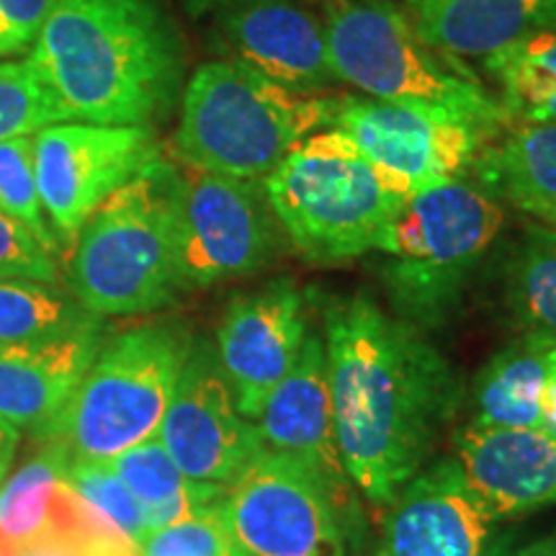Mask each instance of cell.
Returning a JSON list of instances; mask_svg holds the SVG:
<instances>
[{"label":"cell","instance_id":"10","mask_svg":"<svg viewBox=\"0 0 556 556\" xmlns=\"http://www.w3.org/2000/svg\"><path fill=\"white\" fill-rule=\"evenodd\" d=\"M407 197L458 178L492 135L454 116L407 103L332 96L328 127Z\"/></svg>","mask_w":556,"mask_h":556},{"label":"cell","instance_id":"26","mask_svg":"<svg viewBox=\"0 0 556 556\" xmlns=\"http://www.w3.org/2000/svg\"><path fill=\"white\" fill-rule=\"evenodd\" d=\"M482 65L510 122H556V29L531 34Z\"/></svg>","mask_w":556,"mask_h":556},{"label":"cell","instance_id":"11","mask_svg":"<svg viewBox=\"0 0 556 556\" xmlns=\"http://www.w3.org/2000/svg\"><path fill=\"white\" fill-rule=\"evenodd\" d=\"M160 155L155 129L60 122L34 135V170L54 238L73 248L103 201Z\"/></svg>","mask_w":556,"mask_h":556},{"label":"cell","instance_id":"6","mask_svg":"<svg viewBox=\"0 0 556 556\" xmlns=\"http://www.w3.org/2000/svg\"><path fill=\"white\" fill-rule=\"evenodd\" d=\"M323 26L340 83L368 99L441 111L492 137L510 124L475 70L430 47L394 0H328Z\"/></svg>","mask_w":556,"mask_h":556},{"label":"cell","instance_id":"37","mask_svg":"<svg viewBox=\"0 0 556 556\" xmlns=\"http://www.w3.org/2000/svg\"><path fill=\"white\" fill-rule=\"evenodd\" d=\"M541 428L556 433V377L548 381L541 397Z\"/></svg>","mask_w":556,"mask_h":556},{"label":"cell","instance_id":"25","mask_svg":"<svg viewBox=\"0 0 556 556\" xmlns=\"http://www.w3.org/2000/svg\"><path fill=\"white\" fill-rule=\"evenodd\" d=\"M99 315L62 283L0 281V345H41L99 328Z\"/></svg>","mask_w":556,"mask_h":556},{"label":"cell","instance_id":"7","mask_svg":"<svg viewBox=\"0 0 556 556\" xmlns=\"http://www.w3.org/2000/svg\"><path fill=\"white\" fill-rule=\"evenodd\" d=\"M197 338L180 319H152L103 340L52 422L39 430L70 458H109L157 435Z\"/></svg>","mask_w":556,"mask_h":556},{"label":"cell","instance_id":"19","mask_svg":"<svg viewBox=\"0 0 556 556\" xmlns=\"http://www.w3.org/2000/svg\"><path fill=\"white\" fill-rule=\"evenodd\" d=\"M415 31L454 60H486L556 29V0H402Z\"/></svg>","mask_w":556,"mask_h":556},{"label":"cell","instance_id":"21","mask_svg":"<svg viewBox=\"0 0 556 556\" xmlns=\"http://www.w3.org/2000/svg\"><path fill=\"white\" fill-rule=\"evenodd\" d=\"M70 456L54 441L0 484V541H31L47 533H86L131 548L67 484ZM137 552V548H131Z\"/></svg>","mask_w":556,"mask_h":556},{"label":"cell","instance_id":"34","mask_svg":"<svg viewBox=\"0 0 556 556\" xmlns=\"http://www.w3.org/2000/svg\"><path fill=\"white\" fill-rule=\"evenodd\" d=\"M52 0H0V60L31 50Z\"/></svg>","mask_w":556,"mask_h":556},{"label":"cell","instance_id":"33","mask_svg":"<svg viewBox=\"0 0 556 556\" xmlns=\"http://www.w3.org/2000/svg\"><path fill=\"white\" fill-rule=\"evenodd\" d=\"M0 556H137V552L86 533H47L31 541H0Z\"/></svg>","mask_w":556,"mask_h":556},{"label":"cell","instance_id":"8","mask_svg":"<svg viewBox=\"0 0 556 556\" xmlns=\"http://www.w3.org/2000/svg\"><path fill=\"white\" fill-rule=\"evenodd\" d=\"M283 238L304 261L336 266L371 253L407 193L319 129L263 178Z\"/></svg>","mask_w":556,"mask_h":556},{"label":"cell","instance_id":"9","mask_svg":"<svg viewBox=\"0 0 556 556\" xmlns=\"http://www.w3.org/2000/svg\"><path fill=\"white\" fill-rule=\"evenodd\" d=\"M176 165V255L184 291L266 268L283 232L263 180Z\"/></svg>","mask_w":556,"mask_h":556},{"label":"cell","instance_id":"32","mask_svg":"<svg viewBox=\"0 0 556 556\" xmlns=\"http://www.w3.org/2000/svg\"><path fill=\"white\" fill-rule=\"evenodd\" d=\"M0 281L62 283L54 250L5 214H0Z\"/></svg>","mask_w":556,"mask_h":556},{"label":"cell","instance_id":"12","mask_svg":"<svg viewBox=\"0 0 556 556\" xmlns=\"http://www.w3.org/2000/svg\"><path fill=\"white\" fill-rule=\"evenodd\" d=\"M222 513L235 546L253 556H348L338 505L315 477L274 451L227 486Z\"/></svg>","mask_w":556,"mask_h":556},{"label":"cell","instance_id":"35","mask_svg":"<svg viewBox=\"0 0 556 556\" xmlns=\"http://www.w3.org/2000/svg\"><path fill=\"white\" fill-rule=\"evenodd\" d=\"M18 441H21L18 428L11 426V422L0 420V484H3V479L9 477L11 464L18 451Z\"/></svg>","mask_w":556,"mask_h":556},{"label":"cell","instance_id":"31","mask_svg":"<svg viewBox=\"0 0 556 556\" xmlns=\"http://www.w3.org/2000/svg\"><path fill=\"white\" fill-rule=\"evenodd\" d=\"M222 500L191 518L148 533L139 541L137 556H232L235 541L225 523Z\"/></svg>","mask_w":556,"mask_h":556},{"label":"cell","instance_id":"20","mask_svg":"<svg viewBox=\"0 0 556 556\" xmlns=\"http://www.w3.org/2000/svg\"><path fill=\"white\" fill-rule=\"evenodd\" d=\"M103 343L90 328L41 345H0V420L39 433L60 413Z\"/></svg>","mask_w":556,"mask_h":556},{"label":"cell","instance_id":"28","mask_svg":"<svg viewBox=\"0 0 556 556\" xmlns=\"http://www.w3.org/2000/svg\"><path fill=\"white\" fill-rule=\"evenodd\" d=\"M65 479L75 495L131 548H137L139 541L148 536L144 507L106 462L70 458Z\"/></svg>","mask_w":556,"mask_h":556},{"label":"cell","instance_id":"3","mask_svg":"<svg viewBox=\"0 0 556 556\" xmlns=\"http://www.w3.org/2000/svg\"><path fill=\"white\" fill-rule=\"evenodd\" d=\"M178 165L150 160L127 186L96 208L73 242L67 289L99 317L150 315L176 302Z\"/></svg>","mask_w":556,"mask_h":556},{"label":"cell","instance_id":"5","mask_svg":"<svg viewBox=\"0 0 556 556\" xmlns=\"http://www.w3.org/2000/svg\"><path fill=\"white\" fill-rule=\"evenodd\" d=\"M330 109L332 96H296L238 60H208L180 93L173 150L191 168L263 180L328 127Z\"/></svg>","mask_w":556,"mask_h":556},{"label":"cell","instance_id":"22","mask_svg":"<svg viewBox=\"0 0 556 556\" xmlns=\"http://www.w3.org/2000/svg\"><path fill=\"white\" fill-rule=\"evenodd\" d=\"M556 377V338L520 332L479 371L475 428H541V397Z\"/></svg>","mask_w":556,"mask_h":556},{"label":"cell","instance_id":"13","mask_svg":"<svg viewBox=\"0 0 556 556\" xmlns=\"http://www.w3.org/2000/svg\"><path fill=\"white\" fill-rule=\"evenodd\" d=\"M155 438L186 477L219 486L232 484L266 451L255 422L235 405L217 353L201 340L191 348Z\"/></svg>","mask_w":556,"mask_h":556},{"label":"cell","instance_id":"17","mask_svg":"<svg viewBox=\"0 0 556 556\" xmlns=\"http://www.w3.org/2000/svg\"><path fill=\"white\" fill-rule=\"evenodd\" d=\"M492 516L454 458L415 475L389 503L374 556H484Z\"/></svg>","mask_w":556,"mask_h":556},{"label":"cell","instance_id":"2","mask_svg":"<svg viewBox=\"0 0 556 556\" xmlns=\"http://www.w3.org/2000/svg\"><path fill=\"white\" fill-rule=\"evenodd\" d=\"M26 58L60 122L155 129L186 86V54L163 0H52Z\"/></svg>","mask_w":556,"mask_h":556},{"label":"cell","instance_id":"16","mask_svg":"<svg viewBox=\"0 0 556 556\" xmlns=\"http://www.w3.org/2000/svg\"><path fill=\"white\" fill-rule=\"evenodd\" d=\"M263 446L315 477L332 503L348 500V479L338 451L323 332H309L296 364L255 415Z\"/></svg>","mask_w":556,"mask_h":556},{"label":"cell","instance_id":"14","mask_svg":"<svg viewBox=\"0 0 556 556\" xmlns=\"http://www.w3.org/2000/svg\"><path fill=\"white\" fill-rule=\"evenodd\" d=\"M309 332V304L294 278H274L227 304L214 353L248 420L294 368Z\"/></svg>","mask_w":556,"mask_h":556},{"label":"cell","instance_id":"29","mask_svg":"<svg viewBox=\"0 0 556 556\" xmlns=\"http://www.w3.org/2000/svg\"><path fill=\"white\" fill-rule=\"evenodd\" d=\"M60 124V114L26 54L0 60V142Z\"/></svg>","mask_w":556,"mask_h":556},{"label":"cell","instance_id":"39","mask_svg":"<svg viewBox=\"0 0 556 556\" xmlns=\"http://www.w3.org/2000/svg\"><path fill=\"white\" fill-rule=\"evenodd\" d=\"M541 225L552 227V229H554V232H556V214H554V217H548V219H544V222H541Z\"/></svg>","mask_w":556,"mask_h":556},{"label":"cell","instance_id":"38","mask_svg":"<svg viewBox=\"0 0 556 556\" xmlns=\"http://www.w3.org/2000/svg\"><path fill=\"white\" fill-rule=\"evenodd\" d=\"M180 3H184L186 11L193 13V16H201V13L217 11L222 5L232 3V0H180Z\"/></svg>","mask_w":556,"mask_h":556},{"label":"cell","instance_id":"40","mask_svg":"<svg viewBox=\"0 0 556 556\" xmlns=\"http://www.w3.org/2000/svg\"><path fill=\"white\" fill-rule=\"evenodd\" d=\"M232 556H253V554H248V552H242V548H238V546H235V552H232Z\"/></svg>","mask_w":556,"mask_h":556},{"label":"cell","instance_id":"18","mask_svg":"<svg viewBox=\"0 0 556 556\" xmlns=\"http://www.w3.org/2000/svg\"><path fill=\"white\" fill-rule=\"evenodd\" d=\"M454 462L492 520L556 505L552 430L469 426L458 438Z\"/></svg>","mask_w":556,"mask_h":556},{"label":"cell","instance_id":"23","mask_svg":"<svg viewBox=\"0 0 556 556\" xmlns=\"http://www.w3.org/2000/svg\"><path fill=\"white\" fill-rule=\"evenodd\" d=\"M484 184L520 212L556 214V122H510L484 148Z\"/></svg>","mask_w":556,"mask_h":556},{"label":"cell","instance_id":"24","mask_svg":"<svg viewBox=\"0 0 556 556\" xmlns=\"http://www.w3.org/2000/svg\"><path fill=\"white\" fill-rule=\"evenodd\" d=\"M106 464L144 507L148 533L217 505L227 492V486L186 477L157 438L137 443L124 454L109 458Z\"/></svg>","mask_w":556,"mask_h":556},{"label":"cell","instance_id":"30","mask_svg":"<svg viewBox=\"0 0 556 556\" xmlns=\"http://www.w3.org/2000/svg\"><path fill=\"white\" fill-rule=\"evenodd\" d=\"M0 214L31 229L47 248L58 253L50 222L41 208L37 170H34V135L0 142Z\"/></svg>","mask_w":556,"mask_h":556},{"label":"cell","instance_id":"27","mask_svg":"<svg viewBox=\"0 0 556 556\" xmlns=\"http://www.w3.org/2000/svg\"><path fill=\"white\" fill-rule=\"evenodd\" d=\"M507 307L523 332L556 338V232L528 227L507 270Z\"/></svg>","mask_w":556,"mask_h":556},{"label":"cell","instance_id":"15","mask_svg":"<svg viewBox=\"0 0 556 556\" xmlns=\"http://www.w3.org/2000/svg\"><path fill=\"white\" fill-rule=\"evenodd\" d=\"M214 13L227 60L296 96H319L340 83L323 18L296 0H232Z\"/></svg>","mask_w":556,"mask_h":556},{"label":"cell","instance_id":"4","mask_svg":"<svg viewBox=\"0 0 556 556\" xmlns=\"http://www.w3.org/2000/svg\"><path fill=\"white\" fill-rule=\"evenodd\" d=\"M503 225L497 193L462 176L407 197L374 245L394 315L420 330L441 328Z\"/></svg>","mask_w":556,"mask_h":556},{"label":"cell","instance_id":"36","mask_svg":"<svg viewBox=\"0 0 556 556\" xmlns=\"http://www.w3.org/2000/svg\"><path fill=\"white\" fill-rule=\"evenodd\" d=\"M505 556H556V528L554 531L544 533V536L528 541V544L518 546L516 552H510Z\"/></svg>","mask_w":556,"mask_h":556},{"label":"cell","instance_id":"1","mask_svg":"<svg viewBox=\"0 0 556 556\" xmlns=\"http://www.w3.org/2000/svg\"><path fill=\"white\" fill-rule=\"evenodd\" d=\"M323 340L345 475L368 503L389 505L456 413L454 368L426 330L366 294L325 304Z\"/></svg>","mask_w":556,"mask_h":556}]
</instances>
